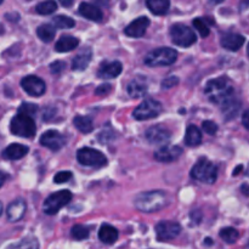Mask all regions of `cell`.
Here are the masks:
<instances>
[{"mask_svg":"<svg viewBox=\"0 0 249 249\" xmlns=\"http://www.w3.org/2000/svg\"><path fill=\"white\" fill-rule=\"evenodd\" d=\"M136 208L143 213H155L168 204V195L164 191H147L138 195L134 201Z\"/></svg>","mask_w":249,"mask_h":249,"instance_id":"obj_1","label":"cell"},{"mask_svg":"<svg viewBox=\"0 0 249 249\" xmlns=\"http://www.w3.org/2000/svg\"><path fill=\"white\" fill-rule=\"evenodd\" d=\"M204 92H206L209 101L214 102V104L224 105L226 101L232 99L233 88L231 85L230 80L220 77L216 78V79L209 80L207 83L206 88H204Z\"/></svg>","mask_w":249,"mask_h":249,"instance_id":"obj_2","label":"cell"},{"mask_svg":"<svg viewBox=\"0 0 249 249\" xmlns=\"http://www.w3.org/2000/svg\"><path fill=\"white\" fill-rule=\"evenodd\" d=\"M191 177L197 181L213 185L218 179V168L207 158H201L191 169Z\"/></svg>","mask_w":249,"mask_h":249,"instance_id":"obj_3","label":"cell"},{"mask_svg":"<svg viewBox=\"0 0 249 249\" xmlns=\"http://www.w3.org/2000/svg\"><path fill=\"white\" fill-rule=\"evenodd\" d=\"M10 130L19 138H33L36 133V122L33 117L23 113H17L10 123Z\"/></svg>","mask_w":249,"mask_h":249,"instance_id":"obj_4","label":"cell"},{"mask_svg":"<svg viewBox=\"0 0 249 249\" xmlns=\"http://www.w3.org/2000/svg\"><path fill=\"white\" fill-rule=\"evenodd\" d=\"M178 53L172 48H158L145 56V63L150 67L170 66L177 61Z\"/></svg>","mask_w":249,"mask_h":249,"instance_id":"obj_5","label":"cell"},{"mask_svg":"<svg viewBox=\"0 0 249 249\" xmlns=\"http://www.w3.org/2000/svg\"><path fill=\"white\" fill-rule=\"evenodd\" d=\"M71 201H72V194L68 190L53 192L44 201L43 212L46 215H55L63 207L67 206Z\"/></svg>","mask_w":249,"mask_h":249,"instance_id":"obj_6","label":"cell"},{"mask_svg":"<svg viewBox=\"0 0 249 249\" xmlns=\"http://www.w3.org/2000/svg\"><path fill=\"white\" fill-rule=\"evenodd\" d=\"M170 38L174 44L182 48H189L196 43L197 38L195 32L190 27L182 23H175L170 27Z\"/></svg>","mask_w":249,"mask_h":249,"instance_id":"obj_7","label":"cell"},{"mask_svg":"<svg viewBox=\"0 0 249 249\" xmlns=\"http://www.w3.org/2000/svg\"><path fill=\"white\" fill-rule=\"evenodd\" d=\"M77 160L84 167L102 168L107 164V158L100 151L90 147H83L78 150Z\"/></svg>","mask_w":249,"mask_h":249,"instance_id":"obj_8","label":"cell"},{"mask_svg":"<svg viewBox=\"0 0 249 249\" xmlns=\"http://www.w3.org/2000/svg\"><path fill=\"white\" fill-rule=\"evenodd\" d=\"M163 111V106L157 100L147 99L141 102L133 112V117L136 121H147V119L156 118Z\"/></svg>","mask_w":249,"mask_h":249,"instance_id":"obj_9","label":"cell"},{"mask_svg":"<svg viewBox=\"0 0 249 249\" xmlns=\"http://www.w3.org/2000/svg\"><path fill=\"white\" fill-rule=\"evenodd\" d=\"M146 140L155 146H165L172 139V133L163 125H153L145 133Z\"/></svg>","mask_w":249,"mask_h":249,"instance_id":"obj_10","label":"cell"},{"mask_svg":"<svg viewBox=\"0 0 249 249\" xmlns=\"http://www.w3.org/2000/svg\"><path fill=\"white\" fill-rule=\"evenodd\" d=\"M181 232V226L173 221H160L156 225V235L160 241H172Z\"/></svg>","mask_w":249,"mask_h":249,"instance_id":"obj_11","label":"cell"},{"mask_svg":"<svg viewBox=\"0 0 249 249\" xmlns=\"http://www.w3.org/2000/svg\"><path fill=\"white\" fill-rule=\"evenodd\" d=\"M21 87L31 96H41L45 92L46 85L43 79L36 75H27L21 80Z\"/></svg>","mask_w":249,"mask_h":249,"instance_id":"obj_12","label":"cell"},{"mask_svg":"<svg viewBox=\"0 0 249 249\" xmlns=\"http://www.w3.org/2000/svg\"><path fill=\"white\" fill-rule=\"evenodd\" d=\"M40 143L51 151H58L65 146V136L57 130H48L40 136Z\"/></svg>","mask_w":249,"mask_h":249,"instance_id":"obj_13","label":"cell"},{"mask_svg":"<svg viewBox=\"0 0 249 249\" xmlns=\"http://www.w3.org/2000/svg\"><path fill=\"white\" fill-rule=\"evenodd\" d=\"M148 26H150V19L147 17H139V18L134 19L133 22H130L125 27L124 33L128 36H131V38H141V36H145Z\"/></svg>","mask_w":249,"mask_h":249,"instance_id":"obj_14","label":"cell"},{"mask_svg":"<svg viewBox=\"0 0 249 249\" xmlns=\"http://www.w3.org/2000/svg\"><path fill=\"white\" fill-rule=\"evenodd\" d=\"M182 155V148L180 146H163L160 150H157L155 152V160H157L158 162H173V160H177L180 156Z\"/></svg>","mask_w":249,"mask_h":249,"instance_id":"obj_15","label":"cell"},{"mask_svg":"<svg viewBox=\"0 0 249 249\" xmlns=\"http://www.w3.org/2000/svg\"><path fill=\"white\" fill-rule=\"evenodd\" d=\"M122 71H123V65L119 61H105L100 66L97 75L105 79H113L121 74Z\"/></svg>","mask_w":249,"mask_h":249,"instance_id":"obj_16","label":"cell"},{"mask_svg":"<svg viewBox=\"0 0 249 249\" xmlns=\"http://www.w3.org/2000/svg\"><path fill=\"white\" fill-rule=\"evenodd\" d=\"M26 202L24 199L22 198H17L15 199L14 202L9 204L6 209V215H7V220L11 221V223H16V221L21 220L23 218L24 213H26Z\"/></svg>","mask_w":249,"mask_h":249,"instance_id":"obj_17","label":"cell"},{"mask_svg":"<svg viewBox=\"0 0 249 249\" xmlns=\"http://www.w3.org/2000/svg\"><path fill=\"white\" fill-rule=\"evenodd\" d=\"M245 36L237 33H226L221 36L220 44L229 51H238L245 44Z\"/></svg>","mask_w":249,"mask_h":249,"instance_id":"obj_18","label":"cell"},{"mask_svg":"<svg viewBox=\"0 0 249 249\" xmlns=\"http://www.w3.org/2000/svg\"><path fill=\"white\" fill-rule=\"evenodd\" d=\"M79 14L85 18L90 19L92 22H101L104 18V14L101 10L94 4H89V2H82L79 5Z\"/></svg>","mask_w":249,"mask_h":249,"instance_id":"obj_19","label":"cell"},{"mask_svg":"<svg viewBox=\"0 0 249 249\" xmlns=\"http://www.w3.org/2000/svg\"><path fill=\"white\" fill-rule=\"evenodd\" d=\"M29 152V148L21 143H11L2 151V157L9 160H17L23 158Z\"/></svg>","mask_w":249,"mask_h":249,"instance_id":"obj_20","label":"cell"},{"mask_svg":"<svg viewBox=\"0 0 249 249\" xmlns=\"http://www.w3.org/2000/svg\"><path fill=\"white\" fill-rule=\"evenodd\" d=\"M126 91H128V95L130 97L139 99V97H142L147 92V84H146L145 79H142V78H135L128 84Z\"/></svg>","mask_w":249,"mask_h":249,"instance_id":"obj_21","label":"cell"},{"mask_svg":"<svg viewBox=\"0 0 249 249\" xmlns=\"http://www.w3.org/2000/svg\"><path fill=\"white\" fill-rule=\"evenodd\" d=\"M92 53L90 49H84L80 51L72 61V70L73 71H84L91 62Z\"/></svg>","mask_w":249,"mask_h":249,"instance_id":"obj_22","label":"cell"},{"mask_svg":"<svg viewBox=\"0 0 249 249\" xmlns=\"http://www.w3.org/2000/svg\"><path fill=\"white\" fill-rule=\"evenodd\" d=\"M99 238L105 245H113L118 240V230L113 226L108 225V224H104L100 228Z\"/></svg>","mask_w":249,"mask_h":249,"instance_id":"obj_23","label":"cell"},{"mask_svg":"<svg viewBox=\"0 0 249 249\" xmlns=\"http://www.w3.org/2000/svg\"><path fill=\"white\" fill-rule=\"evenodd\" d=\"M79 45V39L73 36H62L55 45V50L57 53H68L74 50Z\"/></svg>","mask_w":249,"mask_h":249,"instance_id":"obj_24","label":"cell"},{"mask_svg":"<svg viewBox=\"0 0 249 249\" xmlns=\"http://www.w3.org/2000/svg\"><path fill=\"white\" fill-rule=\"evenodd\" d=\"M202 142V133L196 125H189L185 134V143L190 147H196L201 145Z\"/></svg>","mask_w":249,"mask_h":249,"instance_id":"obj_25","label":"cell"},{"mask_svg":"<svg viewBox=\"0 0 249 249\" xmlns=\"http://www.w3.org/2000/svg\"><path fill=\"white\" fill-rule=\"evenodd\" d=\"M241 108V102L236 99H230L229 101H226L225 104L221 105V112L224 113L225 118L228 119H232L235 118L236 114L240 112Z\"/></svg>","mask_w":249,"mask_h":249,"instance_id":"obj_26","label":"cell"},{"mask_svg":"<svg viewBox=\"0 0 249 249\" xmlns=\"http://www.w3.org/2000/svg\"><path fill=\"white\" fill-rule=\"evenodd\" d=\"M146 5L152 14L164 15L169 10L170 2L168 0H148Z\"/></svg>","mask_w":249,"mask_h":249,"instance_id":"obj_27","label":"cell"},{"mask_svg":"<svg viewBox=\"0 0 249 249\" xmlns=\"http://www.w3.org/2000/svg\"><path fill=\"white\" fill-rule=\"evenodd\" d=\"M73 124H74L75 128L83 134H89L94 130V124H92V121L89 118V117L84 116H77L73 119Z\"/></svg>","mask_w":249,"mask_h":249,"instance_id":"obj_28","label":"cell"},{"mask_svg":"<svg viewBox=\"0 0 249 249\" xmlns=\"http://www.w3.org/2000/svg\"><path fill=\"white\" fill-rule=\"evenodd\" d=\"M36 36L44 43H50L56 36V29L51 24H41L36 29Z\"/></svg>","mask_w":249,"mask_h":249,"instance_id":"obj_29","label":"cell"},{"mask_svg":"<svg viewBox=\"0 0 249 249\" xmlns=\"http://www.w3.org/2000/svg\"><path fill=\"white\" fill-rule=\"evenodd\" d=\"M6 249H39V242L33 236H27L18 243L9 246Z\"/></svg>","mask_w":249,"mask_h":249,"instance_id":"obj_30","label":"cell"},{"mask_svg":"<svg viewBox=\"0 0 249 249\" xmlns=\"http://www.w3.org/2000/svg\"><path fill=\"white\" fill-rule=\"evenodd\" d=\"M53 24L56 28L60 29H68L72 28L75 26L74 19H72L71 17L65 16V15H58V16L53 17Z\"/></svg>","mask_w":249,"mask_h":249,"instance_id":"obj_31","label":"cell"},{"mask_svg":"<svg viewBox=\"0 0 249 249\" xmlns=\"http://www.w3.org/2000/svg\"><path fill=\"white\" fill-rule=\"evenodd\" d=\"M219 235H220L221 240H224L226 243H229V245H232V243H235L236 241L238 240V237H240V233H238V231L233 228L223 229Z\"/></svg>","mask_w":249,"mask_h":249,"instance_id":"obj_32","label":"cell"},{"mask_svg":"<svg viewBox=\"0 0 249 249\" xmlns=\"http://www.w3.org/2000/svg\"><path fill=\"white\" fill-rule=\"evenodd\" d=\"M36 10L39 15H50L57 10V4L55 1L39 2L36 6Z\"/></svg>","mask_w":249,"mask_h":249,"instance_id":"obj_33","label":"cell"},{"mask_svg":"<svg viewBox=\"0 0 249 249\" xmlns=\"http://www.w3.org/2000/svg\"><path fill=\"white\" fill-rule=\"evenodd\" d=\"M89 232H90L89 229L84 225H75L73 226L72 230H71V235H72V237L78 241L85 240V238L89 237L90 235Z\"/></svg>","mask_w":249,"mask_h":249,"instance_id":"obj_34","label":"cell"},{"mask_svg":"<svg viewBox=\"0 0 249 249\" xmlns=\"http://www.w3.org/2000/svg\"><path fill=\"white\" fill-rule=\"evenodd\" d=\"M194 27L198 31V33L201 34V36L206 38V36H209L211 33V29H209V26L207 24L206 18H201V17H197V18L194 19Z\"/></svg>","mask_w":249,"mask_h":249,"instance_id":"obj_35","label":"cell"},{"mask_svg":"<svg viewBox=\"0 0 249 249\" xmlns=\"http://www.w3.org/2000/svg\"><path fill=\"white\" fill-rule=\"evenodd\" d=\"M36 112H38V106L34 104H22L18 108V113H23L31 117H33Z\"/></svg>","mask_w":249,"mask_h":249,"instance_id":"obj_36","label":"cell"},{"mask_svg":"<svg viewBox=\"0 0 249 249\" xmlns=\"http://www.w3.org/2000/svg\"><path fill=\"white\" fill-rule=\"evenodd\" d=\"M114 138H116V134H114L111 129H105V130L102 131V133H100V135H99L100 142H102V143L111 142Z\"/></svg>","mask_w":249,"mask_h":249,"instance_id":"obj_37","label":"cell"},{"mask_svg":"<svg viewBox=\"0 0 249 249\" xmlns=\"http://www.w3.org/2000/svg\"><path fill=\"white\" fill-rule=\"evenodd\" d=\"M72 179V173L71 172H60L53 177V182L55 184H63Z\"/></svg>","mask_w":249,"mask_h":249,"instance_id":"obj_38","label":"cell"},{"mask_svg":"<svg viewBox=\"0 0 249 249\" xmlns=\"http://www.w3.org/2000/svg\"><path fill=\"white\" fill-rule=\"evenodd\" d=\"M202 128L209 135H214L218 131V125L212 121H204L203 124H202Z\"/></svg>","mask_w":249,"mask_h":249,"instance_id":"obj_39","label":"cell"},{"mask_svg":"<svg viewBox=\"0 0 249 249\" xmlns=\"http://www.w3.org/2000/svg\"><path fill=\"white\" fill-rule=\"evenodd\" d=\"M66 68V63L63 61H55L50 65L51 73L56 74V73H61Z\"/></svg>","mask_w":249,"mask_h":249,"instance_id":"obj_40","label":"cell"},{"mask_svg":"<svg viewBox=\"0 0 249 249\" xmlns=\"http://www.w3.org/2000/svg\"><path fill=\"white\" fill-rule=\"evenodd\" d=\"M178 83H179L178 77H168L162 82V88L163 89H170V88H174Z\"/></svg>","mask_w":249,"mask_h":249,"instance_id":"obj_41","label":"cell"},{"mask_svg":"<svg viewBox=\"0 0 249 249\" xmlns=\"http://www.w3.org/2000/svg\"><path fill=\"white\" fill-rule=\"evenodd\" d=\"M112 90V87L109 84H102L100 85L99 88L96 89V91H95V94L96 95H107L109 94Z\"/></svg>","mask_w":249,"mask_h":249,"instance_id":"obj_42","label":"cell"},{"mask_svg":"<svg viewBox=\"0 0 249 249\" xmlns=\"http://www.w3.org/2000/svg\"><path fill=\"white\" fill-rule=\"evenodd\" d=\"M242 124L243 126H245L247 130H249V109H247V111L243 113L242 116Z\"/></svg>","mask_w":249,"mask_h":249,"instance_id":"obj_43","label":"cell"},{"mask_svg":"<svg viewBox=\"0 0 249 249\" xmlns=\"http://www.w3.org/2000/svg\"><path fill=\"white\" fill-rule=\"evenodd\" d=\"M241 191L246 195V196H249V185L248 184H243L242 187H241Z\"/></svg>","mask_w":249,"mask_h":249,"instance_id":"obj_44","label":"cell"},{"mask_svg":"<svg viewBox=\"0 0 249 249\" xmlns=\"http://www.w3.org/2000/svg\"><path fill=\"white\" fill-rule=\"evenodd\" d=\"M5 180H6V175H5L2 172H0V187H1L2 185H4Z\"/></svg>","mask_w":249,"mask_h":249,"instance_id":"obj_45","label":"cell"},{"mask_svg":"<svg viewBox=\"0 0 249 249\" xmlns=\"http://www.w3.org/2000/svg\"><path fill=\"white\" fill-rule=\"evenodd\" d=\"M242 169H243V167H242V165H238V167L236 168V169H235V172H233V175H237L238 173H240L241 170H242Z\"/></svg>","mask_w":249,"mask_h":249,"instance_id":"obj_46","label":"cell"},{"mask_svg":"<svg viewBox=\"0 0 249 249\" xmlns=\"http://www.w3.org/2000/svg\"><path fill=\"white\" fill-rule=\"evenodd\" d=\"M61 5H63V6H72L73 1H61Z\"/></svg>","mask_w":249,"mask_h":249,"instance_id":"obj_47","label":"cell"},{"mask_svg":"<svg viewBox=\"0 0 249 249\" xmlns=\"http://www.w3.org/2000/svg\"><path fill=\"white\" fill-rule=\"evenodd\" d=\"M213 243H214V242L211 240V238H207V240H206V245H207V246H212V245H213Z\"/></svg>","mask_w":249,"mask_h":249,"instance_id":"obj_48","label":"cell"},{"mask_svg":"<svg viewBox=\"0 0 249 249\" xmlns=\"http://www.w3.org/2000/svg\"><path fill=\"white\" fill-rule=\"evenodd\" d=\"M1 213H2V204L1 202H0V215H1Z\"/></svg>","mask_w":249,"mask_h":249,"instance_id":"obj_49","label":"cell"},{"mask_svg":"<svg viewBox=\"0 0 249 249\" xmlns=\"http://www.w3.org/2000/svg\"><path fill=\"white\" fill-rule=\"evenodd\" d=\"M247 53H248V56H249V44H248V48H247Z\"/></svg>","mask_w":249,"mask_h":249,"instance_id":"obj_50","label":"cell"},{"mask_svg":"<svg viewBox=\"0 0 249 249\" xmlns=\"http://www.w3.org/2000/svg\"><path fill=\"white\" fill-rule=\"evenodd\" d=\"M247 174H248V177H249V168H248V170H247Z\"/></svg>","mask_w":249,"mask_h":249,"instance_id":"obj_51","label":"cell"},{"mask_svg":"<svg viewBox=\"0 0 249 249\" xmlns=\"http://www.w3.org/2000/svg\"><path fill=\"white\" fill-rule=\"evenodd\" d=\"M2 4V0H0V5H1Z\"/></svg>","mask_w":249,"mask_h":249,"instance_id":"obj_52","label":"cell"}]
</instances>
